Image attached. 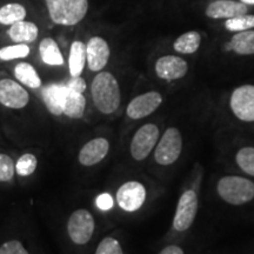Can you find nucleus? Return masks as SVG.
Listing matches in <instances>:
<instances>
[{
	"instance_id": "f257e3e1",
	"label": "nucleus",
	"mask_w": 254,
	"mask_h": 254,
	"mask_svg": "<svg viewBox=\"0 0 254 254\" xmlns=\"http://www.w3.org/2000/svg\"><path fill=\"white\" fill-rule=\"evenodd\" d=\"M91 99L95 110L103 116H112L122 105V90L118 79L109 71H100L90 85Z\"/></svg>"
},
{
	"instance_id": "2eb2a0df",
	"label": "nucleus",
	"mask_w": 254,
	"mask_h": 254,
	"mask_svg": "<svg viewBox=\"0 0 254 254\" xmlns=\"http://www.w3.org/2000/svg\"><path fill=\"white\" fill-rule=\"evenodd\" d=\"M249 6L240 0H213L206 6L205 15L209 19L221 20L249 13Z\"/></svg>"
},
{
	"instance_id": "b1692460",
	"label": "nucleus",
	"mask_w": 254,
	"mask_h": 254,
	"mask_svg": "<svg viewBox=\"0 0 254 254\" xmlns=\"http://www.w3.org/2000/svg\"><path fill=\"white\" fill-rule=\"evenodd\" d=\"M27 17V9L20 2H8L0 7V25L11 26L14 23L25 20Z\"/></svg>"
},
{
	"instance_id": "423d86ee",
	"label": "nucleus",
	"mask_w": 254,
	"mask_h": 254,
	"mask_svg": "<svg viewBox=\"0 0 254 254\" xmlns=\"http://www.w3.org/2000/svg\"><path fill=\"white\" fill-rule=\"evenodd\" d=\"M66 230L69 239L75 245H86L95 230L94 215L86 208H78L68 217Z\"/></svg>"
},
{
	"instance_id": "f8f14e48",
	"label": "nucleus",
	"mask_w": 254,
	"mask_h": 254,
	"mask_svg": "<svg viewBox=\"0 0 254 254\" xmlns=\"http://www.w3.org/2000/svg\"><path fill=\"white\" fill-rule=\"evenodd\" d=\"M154 72L164 81H177L183 79L189 72V63L183 57L166 55L157 59Z\"/></svg>"
},
{
	"instance_id": "412c9836",
	"label": "nucleus",
	"mask_w": 254,
	"mask_h": 254,
	"mask_svg": "<svg viewBox=\"0 0 254 254\" xmlns=\"http://www.w3.org/2000/svg\"><path fill=\"white\" fill-rule=\"evenodd\" d=\"M86 106L87 100L86 97H85V93H79V92L72 91L67 87L65 107H64V116L72 120L81 119L84 117L85 111H86Z\"/></svg>"
},
{
	"instance_id": "f03ea898",
	"label": "nucleus",
	"mask_w": 254,
	"mask_h": 254,
	"mask_svg": "<svg viewBox=\"0 0 254 254\" xmlns=\"http://www.w3.org/2000/svg\"><path fill=\"white\" fill-rule=\"evenodd\" d=\"M44 2L51 21L65 27L81 23L90 8L88 0H44Z\"/></svg>"
},
{
	"instance_id": "f3484780",
	"label": "nucleus",
	"mask_w": 254,
	"mask_h": 254,
	"mask_svg": "<svg viewBox=\"0 0 254 254\" xmlns=\"http://www.w3.org/2000/svg\"><path fill=\"white\" fill-rule=\"evenodd\" d=\"M7 36L12 43L30 45L39 37V26L33 21L20 20L8 26Z\"/></svg>"
},
{
	"instance_id": "2f4dec72",
	"label": "nucleus",
	"mask_w": 254,
	"mask_h": 254,
	"mask_svg": "<svg viewBox=\"0 0 254 254\" xmlns=\"http://www.w3.org/2000/svg\"><path fill=\"white\" fill-rule=\"evenodd\" d=\"M65 85L69 88V90L79 92V93H85V91L87 90L86 81H85V79L81 77L69 78V80L66 81Z\"/></svg>"
},
{
	"instance_id": "dca6fc26",
	"label": "nucleus",
	"mask_w": 254,
	"mask_h": 254,
	"mask_svg": "<svg viewBox=\"0 0 254 254\" xmlns=\"http://www.w3.org/2000/svg\"><path fill=\"white\" fill-rule=\"evenodd\" d=\"M67 87L65 84H50L43 88L41 98L47 111L55 117L64 116Z\"/></svg>"
},
{
	"instance_id": "bb28decb",
	"label": "nucleus",
	"mask_w": 254,
	"mask_h": 254,
	"mask_svg": "<svg viewBox=\"0 0 254 254\" xmlns=\"http://www.w3.org/2000/svg\"><path fill=\"white\" fill-rule=\"evenodd\" d=\"M224 27L228 32L232 33H238L247 30H253L254 28V14L245 13L237 15L231 19H226L224 23Z\"/></svg>"
},
{
	"instance_id": "5701e85b",
	"label": "nucleus",
	"mask_w": 254,
	"mask_h": 254,
	"mask_svg": "<svg viewBox=\"0 0 254 254\" xmlns=\"http://www.w3.org/2000/svg\"><path fill=\"white\" fill-rule=\"evenodd\" d=\"M201 45V34L198 31H187L173 41V50L178 55H193Z\"/></svg>"
},
{
	"instance_id": "9d476101",
	"label": "nucleus",
	"mask_w": 254,
	"mask_h": 254,
	"mask_svg": "<svg viewBox=\"0 0 254 254\" xmlns=\"http://www.w3.org/2000/svg\"><path fill=\"white\" fill-rule=\"evenodd\" d=\"M198 194L194 190H186L178 200L172 226L176 232H185L192 226L198 213Z\"/></svg>"
},
{
	"instance_id": "473e14b6",
	"label": "nucleus",
	"mask_w": 254,
	"mask_h": 254,
	"mask_svg": "<svg viewBox=\"0 0 254 254\" xmlns=\"http://www.w3.org/2000/svg\"><path fill=\"white\" fill-rule=\"evenodd\" d=\"M114 200L109 193H103V194L98 195L95 199V206L100 209V211H109L113 207Z\"/></svg>"
},
{
	"instance_id": "39448f33",
	"label": "nucleus",
	"mask_w": 254,
	"mask_h": 254,
	"mask_svg": "<svg viewBox=\"0 0 254 254\" xmlns=\"http://www.w3.org/2000/svg\"><path fill=\"white\" fill-rule=\"evenodd\" d=\"M160 138V129L153 123H147L139 127L132 136L129 144V154L133 160L144 161L148 155L153 153Z\"/></svg>"
},
{
	"instance_id": "a211bd4d",
	"label": "nucleus",
	"mask_w": 254,
	"mask_h": 254,
	"mask_svg": "<svg viewBox=\"0 0 254 254\" xmlns=\"http://www.w3.org/2000/svg\"><path fill=\"white\" fill-rule=\"evenodd\" d=\"M67 67L69 77H81L86 68V43L74 40L69 46Z\"/></svg>"
},
{
	"instance_id": "1a4fd4ad",
	"label": "nucleus",
	"mask_w": 254,
	"mask_h": 254,
	"mask_svg": "<svg viewBox=\"0 0 254 254\" xmlns=\"http://www.w3.org/2000/svg\"><path fill=\"white\" fill-rule=\"evenodd\" d=\"M147 198V190L144 184L136 180L124 183L116 193V202L122 211L133 213L144 206Z\"/></svg>"
},
{
	"instance_id": "f704fd0d",
	"label": "nucleus",
	"mask_w": 254,
	"mask_h": 254,
	"mask_svg": "<svg viewBox=\"0 0 254 254\" xmlns=\"http://www.w3.org/2000/svg\"><path fill=\"white\" fill-rule=\"evenodd\" d=\"M240 1L249 6V7L250 6H254V0H240Z\"/></svg>"
},
{
	"instance_id": "cd10ccee",
	"label": "nucleus",
	"mask_w": 254,
	"mask_h": 254,
	"mask_svg": "<svg viewBox=\"0 0 254 254\" xmlns=\"http://www.w3.org/2000/svg\"><path fill=\"white\" fill-rule=\"evenodd\" d=\"M38 159L33 153H25L15 161V174L21 178H27L36 172Z\"/></svg>"
},
{
	"instance_id": "aec40b11",
	"label": "nucleus",
	"mask_w": 254,
	"mask_h": 254,
	"mask_svg": "<svg viewBox=\"0 0 254 254\" xmlns=\"http://www.w3.org/2000/svg\"><path fill=\"white\" fill-rule=\"evenodd\" d=\"M13 74L15 80H18L25 87L31 90H38L43 86V80L38 73L37 68L27 62H20L14 65Z\"/></svg>"
},
{
	"instance_id": "393cba45",
	"label": "nucleus",
	"mask_w": 254,
	"mask_h": 254,
	"mask_svg": "<svg viewBox=\"0 0 254 254\" xmlns=\"http://www.w3.org/2000/svg\"><path fill=\"white\" fill-rule=\"evenodd\" d=\"M31 47L28 44H12L0 49V60L1 62H13V60L25 59L30 56Z\"/></svg>"
},
{
	"instance_id": "9b49d317",
	"label": "nucleus",
	"mask_w": 254,
	"mask_h": 254,
	"mask_svg": "<svg viewBox=\"0 0 254 254\" xmlns=\"http://www.w3.org/2000/svg\"><path fill=\"white\" fill-rule=\"evenodd\" d=\"M163 100V94L158 91H148L136 95L127 105L126 116L131 120L147 118L161 106Z\"/></svg>"
},
{
	"instance_id": "ddd939ff",
	"label": "nucleus",
	"mask_w": 254,
	"mask_h": 254,
	"mask_svg": "<svg viewBox=\"0 0 254 254\" xmlns=\"http://www.w3.org/2000/svg\"><path fill=\"white\" fill-rule=\"evenodd\" d=\"M111 58V47L105 38L93 36L86 43V67L91 72L104 71Z\"/></svg>"
},
{
	"instance_id": "7c9ffc66",
	"label": "nucleus",
	"mask_w": 254,
	"mask_h": 254,
	"mask_svg": "<svg viewBox=\"0 0 254 254\" xmlns=\"http://www.w3.org/2000/svg\"><path fill=\"white\" fill-rule=\"evenodd\" d=\"M0 254H28V251L21 241L8 240L0 246Z\"/></svg>"
},
{
	"instance_id": "4468645a",
	"label": "nucleus",
	"mask_w": 254,
	"mask_h": 254,
	"mask_svg": "<svg viewBox=\"0 0 254 254\" xmlns=\"http://www.w3.org/2000/svg\"><path fill=\"white\" fill-rule=\"evenodd\" d=\"M110 147L111 144L109 139L105 136H97V138L91 139L79 151V164L84 167H92L98 165L107 157Z\"/></svg>"
},
{
	"instance_id": "72a5a7b5",
	"label": "nucleus",
	"mask_w": 254,
	"mask_h": 254,
	"mask_svg": "<svg viewBox=\"0 0 254 254\" xmlns=\"http://www.w3.org/2000/svg\"><path fill=\"white\" fill-rule=\"evenodd\" d=\"M159 254H185L182 247L177 246V245H170L166 246L164 250H161Z\"/></svg>"
},
{
	"instance_id": "0eeeda50",
	"label": "nucleus",
	"mask_w": 254,
	"mask_h": 254,
	"mask_svg": "<svg viewBox=\"0 0 254 254\" xmlns=\"http://www.w3.org/2000/svg\"><path fill=\"white\" fill-rule=\"evenodd\" d=\"M31 95L27 88L12 78L0 79V105L5 109L19 111L26 109Z\"/></svg>"
},
{
	"instance_id": "4be33fe9",
	"label": "nucleus",
	"mask_w": 254,
	"mask_h": 254,
	"mask_svg": "<svg viewBox=\"0 0 254 254\" xmlns=\"http://www.w3.org/2000/svg\"><path fill=\"white\" fill-rule=\"evenodd\" d=\"M227 49L237 56H254V28L234 33Z\"/></svg>"
},
{
	"instance_id": "20e7f679",
	"label": "nucleus",
	"mask_w": 254,
	"mask_h": 254,
	"mask_svg": "<svg viewBox=\"0 0 254 254\" xmlns=\"http://www.w3.org/2000/svg\"><path fill=\"white\" fill-rule=\"evenodd\" d=\"M183 152V135L177 127H168L155 146L153 155L155 163L160 166H170L180 158Z\"/></svg>"
},
{
	"instance_id": "6e6552de",
	"label": "nucleus",
	"mask_w": 254,
	"mask_h": 254,
	"mask_svg": "<svg viewBox=\"0 0 254 254\" xmlns=\"http://www.w3.org/2000/svg\"><path fill=\"white\" fill-rule=\"evenodd\" d=\"M230 110L238 120L254 123V85L238 86L230 95Z\"/></svg>"
},
{
	"instance_id": "c756f323",
	"label": "nucleus",
	"mask_w": 254,
	"mask_h": 254,
	"mask_svg": "<svg viewBox=\"0 0 254 254\" xmlns=\"http://www.w3.org/2000/svg\"><path fill=\"white\" fill-rule=\"evenodd\" d=\"M95 254H124V251L116 238L106 237L99 243Z\"/></svg>"
},
{
	"instance_id": "a878e982",
	"label": "nucleus",
	"mask_w": 254,
	"mask_h": 254,
	"mask_svg": "<svg viewBox=\"0 0 254 254\" xmlns=\"http://www.w3.org/2000/svg\"><path fill=\"white\" fill-rule=\"evenodd\" d=\"M238 167L247 176L254 178V146H244L236 153Z\"/></svg>"
},
{
	"instance_id": "6ab92c4d",
	"label": "nucleus",
	"mask_w": 254,
	"mask_h": 254,
	"mask_svg": "<svg viewBox=\"0 0 254 254\" xmlns=\"http://www.w3.org/2000/svg\"><path fill=\"white\" fill-rule=\"evenodd\" d=\"M39 57L45 65L51 66V67H60L65 64L63 52L60 50L58 43L51 37L44 38L40 41L39 47Z\"/></svg>"
},
{
	"instance_id": "7ed1b4c3",
	"label": "nucleus",
	"mask_w": 254,
	"mask_h": 254,
	"mask_svg": "<svg viewBox=\"0 0 254 254\" xmlns=\"http://www.w3.org/2000/svg\"><path fill=\"white\" fill-rule=\"evenodd\" d=\"M217 193L232 206L245 205L254 199V183L245 177L225 176L218 180Z\"/></svg>"
},
{
	"instance_id": "c85d7f7f",
	"label": "nucleus",
	"mask_w": 254,
	"mask_h": 254,
	"mask_svg": "<svg viewBox=\"0 0 254 254\" xmlns=\"http://www.w3.org/2000/svg\"><path fill=\"white\" fill-rule=\"evenodd\" d=\"M15 176V161L11 155L0 153V183H11Z\"/></svg>"
}]
</instances>
